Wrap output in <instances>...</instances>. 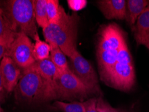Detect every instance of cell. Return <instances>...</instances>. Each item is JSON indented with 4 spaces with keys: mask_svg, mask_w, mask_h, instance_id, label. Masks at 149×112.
Masks as SVG:
<instances>
[{
    "mask_svg": "<svg viewBox=\"0 0 149 112\" xmlns=\"http://www.w3.org/2000/svg\"><path fill=\"white\" fill-rule=\"evenodd\" d=\"M138 46H144L149 50V6L138 17L132 28Z\"/></svg>",
    "mask_w": 149,
    "mask_h": 112,
    "instance_id": "7c38bea8",
    "label": "cell"
},
{
    "mask_svg": "<svg viewBox=\"0 0 149 112\" xmlns=\"http://www.w3.org/2000/svg\"><path fill=\"white\" fill-rule=\"evenodd\" d=\"M126 40L123 30L115 23L102 26L100 28L96 55L102 81L114 65L120 48Z\"/></svg>",
    "mask_w": 149,
    "mask_h": 112,
    "instance_id": "6da1fadb",
    "label": "cell"
},
{
    "mask_svg": "<svg viewBox=\"0 0 149 112\" xmlns=\"http://www.w3.org/2000/svg\"><path fill=\"white\" fill-rule=\"evenodd\" d=\"M69 59V69L74 75L90 89L97 97H102L97 75L89 61L85 58L78 50Z\"/></svg>",
    "mask_w": 149,
    "mask_h": 112,
    "instance_id": "52a82bcc",
    "label": "cell"
},
{
    "mask_svg": "<svg viewBox=\"0 0 149 112\" xmlns=\"http://www.w3.org/2000/svg\"><path fill=\"white\" fill-rule=\"evenodd\" d=\"M97 3L106 19L118 20L126 19V1L125 0H100Z\"/></svg>",
    "mask_w": 149,
    "mask_h": 112,
    "instance_id": "30bf717a",
    "label": "cell"
},
{
    "mask_svg": "<svg viewBox=\"0 0 149 112\" xmlns=\"http://www.w3.org/2000/svg\"><path fill=\"white\" fill-rule=\"evenodd\" d=\"M52 105L61 112H85L84 103L81 102H65L54 101Z\"/></svg>",
    "mask_w": 149,
    "mask_h": 112,
    "instance_id": "ac0fdd59",
    "label": "cell"
},
{
    "mask_svg": "<svg viewBox=\"0 0 149 112\" xmlns=\"http://www.w3.org/2000/svg\"><path fill=\"white\" fill-rule=\"evenodd\" d=\"M0 112H2L1 108V102H0Z\"/></svg>",
    "mask_w": 149,
    "mask_h": 112,
    "instance_id": "d4e9b609",
    "label": "cell"
},
{
    "mask_svg": "<svg viewBox=\"0 0 149 112\" xmlns=\"http://www.w3.org/2000/svg\"><path fill=\"white\" fill-rule=\"evenodd\" d=\"M32 1L36 24L42 30L45 29L49 24L47 12V0H32Z\"/></svg>",
    "mask_w": 149,
    "mask_h": 112,
    "instance_id": "9a60e30c",
    "label": "cell"
},
{
    "mask_svg": "<svg viewBox=\"0 0 149 112\" xmlns=\"http://www.w3.org/2000/svg\"><path fill=\"white\" fill-rule=\"evenodd\" d=\"M50 46V58L54 63L56 68L60 71H64L69 69L67 56L63 53L56 44L49 43Z\"/></svg>",
    "mask_w": 149,
    "mask_h": 112,
    "instance_id": "2e32d148",
    "label": "cell"
},
{
    "mask_svg": "<svg viewBox=\"0 0 149 112\" xmlns=\"http://www.w3.org/2000/svg\"><path fill=\"white\" fill-rule=\"evenodd\" d=\"M33 55L36 61H40L49 58L50 54V46L46 41L40 40L39 35L35 38Z\"/></svg>",
    "mask_w": 149,
    "mask_h": 112,
    "instance_id": "e0dca14e",
    "label": "cell"
},
{
    "mask_svg": "<svg viewBox=\"0 0 149 112\" xmlns=\"http://www.w3.org/2000/svg\"><path fill=\"white\" fill-rule=\"evenodd\" d=\"M95 94L83 84L70 69L60 71L53 81L54 101L84 102Z\"/></svg>",
    "mask_w": 149,
    "mask_h": 112,
    "instance_id": "5b68a950",
    "label": "cell"
},
{
    "mask_svg": "<svg viewBox=\"0 0 149 112\" xmlns=\"http://www.w3.org/2000/svg\"><path fill=\"white\" fill-rule=\"evenodd\" d=\"M97 99V97H92L83 102L85 107V112H98L96 107Z\"/></svg>",
    "mask_w": 149,
    "mask_h": 112,
    "instance_id": "7402d4cb",
    "label": "cell"
},
{
    "mask_svg": "<svg viewBox=\"0 0 149 112\" xmlns=\"http://www.w3.org/2000/svg\"><path fill=\"white\" fill-rule=\"evenodd\" d=\"M79 22V16L77 13L70 15L62 8L58 22L55 24H49L42 30L45 41L48 43L56 44L63 53L70 58L77 51Z\"/></svg>",
    "mask_w": 149,
    "mask_h": 112,
    "instance_id": "7a4b0ae2",
    "label": "cell"
},
{
    "mask_svg": "<svg viewBox=\"0 0 149 112\" xmlns=\"http://www.w3.org/2000/svg\"><path fill=\"white\" fill-rule=\"evenodd\" d=\"M149 6V0H128L126 1V21L133 28L138 17Z\"/></svg>",
    "mask_w": 149,
    "mask_h": 112,
    "instance_id": "4fadbf2b",
    "label": "cell"
},
{
    "mask_svg": "<svg viewBox=\"0 0 149 112\" xmlns=\"http://www.w3.org/2000/svg\"><path fill=\"white\" fill-rule=\"evenodd\" d=\"M36 71L40 74L42 79L45 81L49 89L50 99L54 101L53 99V81L60 71L56 68L51 59L49 58L40 61H36L33 65Z\"/></svg>",
    "mask_w": 149,
    "mask_h": 112,
    "instance_id": "8fae6325",
    "label": "cell"
},
{
    "mask_svg": "<svg viewBox=\"0 0 149 112\" xmlns=\"http://www.w3.org/2000/svg\"><path fill=\"white\" fill-rule=\"evenodd\" d=\"M17 34L12 29L7 17L0 9V43L10 48Z\"/></svg>",
    "mask_w": 149,
    "mask_h": 112,
    "instance_id": "5bb4252c",
    "label": "cell"
},
{
    "mask_svg": "<svg viewBox=\"0 0 149 112\" xmlns=\"http://www.w3.org/2000/svg\"><path fill=\"white\" fill-rule=\"evenodd\" d=\"M68 6L73 12H79L87 6V1L86 0H68Z\"/></svg>",
    "mask_w": 149,
    "mask_h": 112,
    "instance_id": "44dd1931",
    "label": "cell"
},
{
    "mask_svg": "<svg viewBox=\"0 0 149 112\" xmlns=\"http://www.w3.org/2000/svg\"><path fill=\"white\" fill-rule=\"evenodd\" d=\"M15 97L17 102L27 104L50 102L47 85L33 65L22 71L15 89Z\"/></svg>",
    "mask_w": 149,
    "mask_h": 112,
    "instance_id": "277c9868",
    "label": "cell"
},
{
    "mask_svg": "<svg viewBox=\"0 0 149 112\" xmlns=\"http://www.w3.org/2000/svg\"><path fill=\"white\" fill-rule=\"evenodd\" d=\"M96 107L98 112H124L123 110L111 106L102 97H97Z\"/></svg>",
    "mask_w": 149,
    "mask_h": 112,
    "instance_id": "ffe728a7",
    "label": "cell"
},
{
    "mask_svg": "<svg viewBox=\"0 0 149 112\" xmlns=\"http://www.w3.org/2000/svg\"><path fill=\"white\" fill-rule=\"evenodd\" d=\"M34 44L28 36L19 33L8 50L6 56L10 57L22 71L36 62L33 55Z\"/></svg>",
    "mask_w": 149,
    "mask_h": 112,
    "instance_id": "ba28073f",
    "label": "cell"
},
{
    "mask_svg": "<svg viewBox=\"0 0 149 112\" xmlns=\"http://www.w3.org/2000/svg\"><path fill=\"white\" fill-rule=\"evenodd\" d=\"M1 62V61H0ZM3 89V83H2V77H1V69H0V91Z\"/></svg>",
    "mask_w": 149,
    "mask_h": 112,
    "instance_id": "cb8c5ba5",
    "label": "cell"
},
{
    "mask_svg": "<svg viewBox=\"0 0 149 112\" xmlns=\"http://www.w3.org/2000/svg\"><path fill=\"white\" fill-rule=\"evenodd\" d=\"M0 69L3 88L8 92H12L16 89L22 71L9 56H4L2 58L0 62Z\"/></svg>",
    "mask_w": 149,
    "mask_h": 112,
    "instance_id": "9c48e42d",
    "label": "cell"
},
{
    "mask_svg": "<svg viewBox=\"0 0 149 112\" xmlns=\"http://www.w3.org/2000/svg\"><path fill=\"white\" fill-rule=\"evenodd\" d=\"M8 50L9 48L8 47H6V46H4L0 43V61L2 60V58L4 56H7Z\"/></svg>",
    "mask_w": 149,
    "mask_h": 112,
    "instance_id": "603a6c76",
    "label": "cell"
},
{
    "mask_svg": "<svg viewBox=\"0 0 149 112\" xmlns=\"http://www.w3.org/2000/svg\"><path fill=\"white\" fill-rule=\"evenodd\" d=\"M135 81L133 59L126 40L120 48L116 63L103 82L112 88L128 92L132 89Z\"/></svg>",
    "mask_w": 149,
    "mask_h": 112,
    "instance_id": "8992f818",
    "label": "cell"
},
{
    "mask_svg": "<svg viewBox=\"0 0 149 112\" xmlns=\"http://www.w3.org/2000/svg\"><path fill=\"white\" fill-rule=\"evenodd\" d=\"M0 9L17 34L24 33L33 40L38 36L32 0H8Z\"/></svg>",
    "mask_w": 149,
    "mask_h": 112,
    "instance_id": "3957f363",
    "label": "cell"
},
{
    "mask_svg": "<svg viewBox=\"0 0 149 112\" xmlns=\"http://www.w3.org/2000/svg\"><path fill=\"white\" fill-rule=\"evenodd\" d=\"M62 8L58 0H47V12L49 24H55L58 22Z\"/></svg>",
    "mask_w": 149,
    "mask_h": 112,
    "instance_id": "d6986e66",
    "label": "cell"
}]
</instances>
